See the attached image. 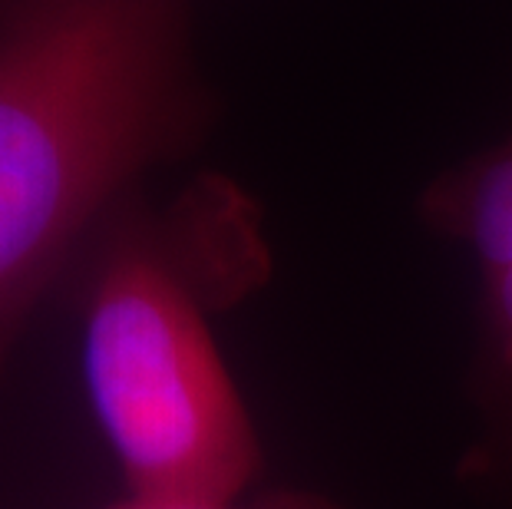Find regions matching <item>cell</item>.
<instances>
[{
    "instance_id": "obj_4",
    "label": "cell",
    "mask_w": 512,
    "mask_h": 509,
    "mask_svg": "<svg viewBox=\"0 0 512 509\" xmlns=\"http://www.w3.org/2000/svg\"><path fill=\"white\" fill-rule=\"evenodd\" d=\"M483 384L486 400L512 424V272L483 285Z\"/></svg>"
},
{
    "instance_id": "obj_5",
    "label": "cell",
    "mask_w": 512,
    "mask_h": 509,
    "mask_svg": "<svg viewBox=\"0 0 512 509\" xmlns=\"http://www.w3.org/2000/svg\"><path fill=\"white\" fill-rule=\"evenodd\" d=\"M106 509H341L324 496L301 493V490H278L255 496V500H169V496H133Z\"/></svg>"
},
{
    "instance_id": "obj_2",
    "label": "cell",
    "mask_w": 512,
    "mask_h": 509,
    "mask_svg": "<svg viewBox=\"0 0 512 509\" xmlns=\"http://www.w3.org/2000/svg\"><path fill=\"white\" fill-rule=\"evenodd\" d=\"M268 275L258 212L205 176L162 209L126 199L70 272L83 381L133 496L242 500L261 447L212 314Z\"/></svg>"
},
{
    "instance_id": "obj_3",
    "label": "cell",
    "mask_w": 512,
    "mask_h": 509,
    "mask_svg": "<svg viewBox=\"0 0 512 509\" xmlns=\"http://www.w3.org/2000/svg\"><path fill=\"white\" fill-rule=\"evenodd\" d=\"M423 219L470 248L483 285L512 272V136L433 182Z\"/></svg>"
},
{
    "instance_id": "obj_1",
    "label": "cell",
    "mask_w": 512,
    "mask_h": 509,
    "mask_svg": "<svg viewBox=\"0 0 512 509\" xmlns=\"http://www.w3.org/2000/svg\"><path fill=\"white\" fill-rule=\"evenodd\" d=\"M209 119L192 0H0V367L100 225Z\"/></svg>"
}]
</instances>
